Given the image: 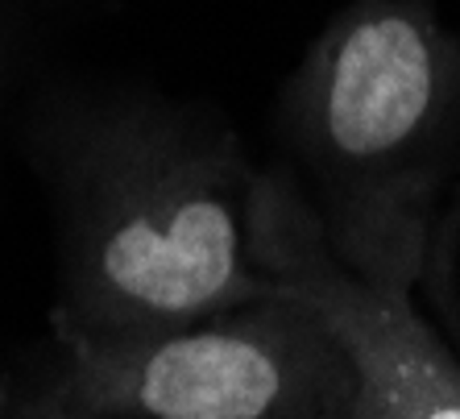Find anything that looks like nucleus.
Returning a JSON list of instances; mask_svg holds the SVG:
<instances>
[{
    "label": "nucleus",
    "instance_id": "nucleus-1",
    "mask_svg": "<svg viewBox=\"0 0 460 419\" xmlns=\"http://www.w3.org/2000/svg\"><path fill=\"white\" fill-rule=\"evenodd\" d=\"M261 179L216 120L96 108L66 179V344L141 341L274 295Z\"/></svg>",
    "mask_w": 460,
    "mask_h": 419
},
{
    "label": "nucleus",
    "instance_id": "nucleus-2",
    "mask_svg": "<svg viewBox=\"0 0 460 419\" xmlns=\"http://www.w3.org/2000/svg\"><path fill=\"white\" fill-rule=\"evenodd\" d=\"M279 171L344 262H428V212L460 141V38L428 0H357L282 96Z\"/></svg>",
    "mask_w": 460,
    "mask_h": 419
},
{
    "label": "nucleus",
    "instance_id": "nucleus-3",
    "mask_svg": "<svg viewBox=\"0 0 460 419\" xmlns=\"http://www.w3.org/2000/svg\"><path fill=\"white\" fill-rule=\"evenodd\" d=\"M54 398L79 419H353L357 370L332 324L279 287L171 333L71 349Z\"/></svg>",
    "mask_w": 460,
    "mask_h": 419
},
{
    "label": "nucleus",
    "instance_id": "nucleus-4",
    "mask_svg": "<svg viewBox=\"0 0 460 419\" xmlns=\"http://www.w3.org/2000/svg\"><path fill=\"white\" fill-rule=\"evenodd\" d=\"M261 254L270 279L341 336L357 370L353 419H460V361L411 299L423 266L336 258L279 171L261 179Z\"/></svg>",
    "mask_w": 460,
    "mask_h": 419
},
{
    "label": "nucleus",
    "instance_id": "nucleus-5",
    "mask_svg": "<svg viewBox=\"0 0 460 419\" xmlns=\"http://www.w3.org/2000/svg\"><path fill=\"white\" fill-rule=\"evenodd\" d=\"M42 419H79V415H75V411H71V407H66V403H58V398H54L50 407L42 411Z\"/></svg>",
    "mask_w": 460,
    "mask_h": 419
}]
</instances>
